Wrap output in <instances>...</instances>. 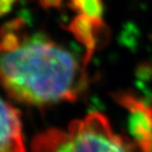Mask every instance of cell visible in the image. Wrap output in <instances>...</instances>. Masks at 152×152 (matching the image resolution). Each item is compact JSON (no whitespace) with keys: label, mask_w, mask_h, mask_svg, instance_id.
I'll use <instances>...</instances> for the list:
<instances>
[{"label":"cell","mask_w":152,"mask_h":152,"mask_svg":"<svg viewBox=\"0 0 152 152\" xmlns=\"http://www.w3.org/2000/svg\"><path fill=\"white\" fill-rule=\"evenodd\" d=\"M85 71L73 53L40 34L0 50V88L28 106L76 100L87 86Z\"/></svg>","instance_id":"cell-1"},{"label":"cell","mask_w":152,"mask_h":152,"mask_svg":"<svg viewBox=\"0 0 152 152\" xmlns=\"http://www.w3.org/2000/svg\"><path fill=\"white\" fill-rule=\"evenodd\" d=\"M69 5L72 10L91 19H102V0H69Z\"/></svg>","instance_id":"cell-6"},{"label":"cell","mask_w":152,"mask_h":152,"mask_svg":"<svg viewBox=\"0 0 152 152\" xmlns=\"http://www.w3.org/2000/svg\"><path fill=\"white\" fill-rule=\"evenodd\" d=\"M115 99L129 112V130L138 152H152V104L131 93H118Z\"/></svg>","instance_id":"cell-3"},{"label":"cell","mask_w":152,"mask_h":152,"mask_svg":"<svg viewBox=\"0 0 152 152\" xmlns=\"http://www.w3.org/2000/svg\"><path fill=\"white\" fill-rule=\"evenodd\" d=\"M0 152H26L18 111L0 97Z\"/></svg>","instance_id":"cell-4"},{"label":"cell","mask_w":152,"mask_h":152,"mask_svg":"<svg viewBox=\"0 0 152 152\" xmlns=\"http://www.w3.org/2000/svg\"><path fill=\"white\" fill-rule=\"evenodd\" d=\"M62 3V0H39V4L43 9H58Z\"/></svg>","instance_id":"cell-8"},{"label":"cell","mask_w":152,"mask_h":152,"mask_svg":"<svg viewBox=\"0 0 152 152\" xmlns=\"http://www.w3.org/2000/svg\"><path fill=\"white\" fill-rule=\"evenodd\" d=\"M32 152H133L128 140L114 132L104 114H88L68 129H50L38 134Z\"/></svg>","instance_id":"cell-2"},{"label":"cell","mask_w":152,"mask_h":152,"mask_svg":"<svg viewBox=\"0 0 152 152\" xmlns=\"http://www.w3.org/2000/svg\"><path fill=\"white\" fill-rule=\"evenodd\" d=\"M16 1L17 0H0V17L9 14Z\"/></svg>","instance_id":"cell-7"},{"label":"cell","mask_w":152,"mask_h":152,"mask_svg":"<svg viewBox=\"0 0 152 152\" xmlns=\"http://www.w3.org/2000/svg\"><path fill=\"white\" fill-rule=\"evenodd\" d=\"M66 30L86 47L85 60L88 64L98 43L108 36V28L102 19H91L85 15H77L66 26Z\"/></svg>","instance_id":"cell-5"}]
</instances>
